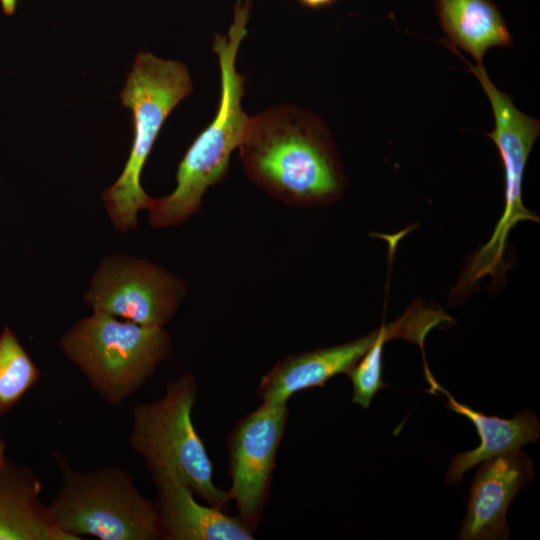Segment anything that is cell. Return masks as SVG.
Masks as SVG:
<instances>
[{"mask_svg": "<svg viewBox=\"0 0 540 540\" xmlns=\"http://www.w3.org/2000/svg\"><path fill=\"white\" fill-rule=\"evenodd\" d=\"M196 399L195 379L187 373L168 383L159 400L136 403L129 444L152 476H174L209 505L221 509L231 498L213 484L212 463L192 422Z\"/></svg>", "mask_w": 540, "mask_h": 540, "instance_id": "cell-6", "label": "cell"}, {"mask_svg": "<svg viewBox=\"0 0 540 540\" xmlns=\"http://www.w3.org/2000/svg\"><path fill=\"white\" fill-rule=\"evenodd\" d=\"M288 419L286 404L265 403L245 416L229 441L232 486L239 518L252 530L259 521L275 456Z\"/></svg>", "mask_w": 540, "mask_h": 540, "instance_id": "cell-9", "label": "cell"}, {"mask_svg": "<svg viewBox=\"0 0 540 540\" xmlns=\"http://www.w3.org/2000/svg\"><path fill=\"white\" fill-rule=\"evenodd\" d=\"M533 476L532 461L521 449L482 462L471 484L467 514L458 539H507L508 507Z\"/></svg>", "mask_w": 540, "mask_h": 540, "instance_id": "cell-10", "label": "cell"}, {"mask_svg": "<svg viewBox=\"0 0 540 540\" xmlns=\"http://www.w3.org/2000/svg\"><path fill=\"white\" fill-rule=\"evenodd\" d=\"M61 482L48 505L53 524L76 540L162 539L156 503L143 497L130 475L111 465L78 471L61 453H53Z\"/></svg>", "mask_w": 540, "mask_h": 540, "instance_id": "cell-3", "label": "cell"}, {"mask_svg": "<svg viewBox=\"0 0 540 540\" xmlns=\"http://www.w3.org/2000/svg\"><path fill=\"white\" fill-rule=\"evenodd\" d=\"M162 539L166 540H251V530L238 517L214 506L199 504L192 490L170 475L152 476Z\"/></svg>", "mask_w": 540, "mask_h": 540, "instance_id": "cell-11", "label": "cell"}, {"mask_svg": "<svg viewBox=\"0 0 540 540\" xmlns=\"http://www.w3.org/2000/svg\"><path fill=\"white\" fill-rule=\"evenodd\" d=\"M450 49L467 64L489 99L495 127L486 135L498 148L505 178L504 211L488 242L467 261L453 292L458 298L470 293L485 276L502 277L506 271L504 255L509 232L519 222H539V217L523 204L522 185L529 154L540 134V121L521 112L511 97L495 86L483 64L472 65L457 49Z\"/></svg>", "mask_w": 540, "mask_h": 540, "instance_id": "cell-7", "label": "cell"}, {"mask_svg": "<svg viewBox=\"0 0 540 540\" xmlns=\"http://www.w3.org/2000/svg\"><path fill=\"white\" fill-rule=\"evenodd\" d=\"M446 46L470 54L483 64L493 47L513 46V38L497 5L492 0H434Z\"/></svg>", "mask_w": 540, "mask_h": 540, "instance_id": "cell-16", "label": "cell"}, {"mask_svg": "<svg viewBox=\"0 0 540 540\" xmlns=\"http://www.w3.org/2000/svg\"><path fill=\"white\" fill-rule=\"evenodd\" d=\"M60 348L106 402L120 406L170 354L171 337L164 327L94 311L61 337Z\"/></svg>", "mask_w": 540, "mask_h": 540, "instance_id": "cell-5", "label": "cell"}, {"mask_svg": "<svg viewBox=\"0 0 540 540\" xmlns=\"http://www.w3.org/2000/svg\"><path fill=\"white\" fill-rule=\"evenodd\" d=\"M250 9V0H237L228 34L214 36L213 51L218 56L221 78L217 114L179 163L172 193L162 198L150 197L145 209L155 228L178 225L196 214L208 188L226 175L231 154L242 141L249 117L242 108L245 76L236 71L235 62L248 33Z\"/></svg>", "mask_w": 540, "mask_h": 540, "instance_id": "cell-2", "label": "cell"}, {"mask_svg": "<svg viewBox=\"0 0 540 540\" xmlns=\"http://www.w3.org/2000/svg\"><path fill=\"white\" fill-rule=\"evenodd\" d=\"M424 372L430 385L427 392L444 394L447 398L446 407L469 419L480 437V445L477 448L454 456L445 476L447 485L459 483L472 467L498 455L521 449L522 446L539 439V419L531 410L524 408L511 419L485 415L458 402L435 380L429 369Z\"/></svg>", "mask_w": 540, "mask_h": 540, "instance_id": "cell-13", "label": "cell"}, {"mask_svg": "<svg viewBox=\"0 0 540 540\" xmlns=\"http://www.w3.org/2000/svg\"><path fill=\"white\" fill-rule=\"evenodd\" d=\"M6 444L2 437L0 436V468L4 465L7 458L5 457Z\"/></svg>", "mask_w": 540, "mask_h": 540, "instance_id": "cell-20", "label": "cell"}, {"mask_svg": "<svg viewBox=\"0 0 540 540\" xmlns=\"http://www.w3.org/2000/svg\"><path fill=\"white\" fill-rule=\"evenodd\" d=\"M193 91L185 64L164 60L150 52L136 55L119 96L132 111L134 137L119 178L103 193V202L117 230L137 225V214L150 196L141 186V173L165 120Z\"/></svg>", "mask_w": 540, "mask_h": 540, "instance_id": "cell-4", "label": "cell"}, {"mask_svg": "<svg viewBox=\"0 0 540 540\" xmlns=\"http://www.w3.org/2000/svg\"><path fill=\"white\" fill-rule=\"evenodd\" d=\"M245 175L286 205L319 207L338 201L346 179L326 123L292 105L249 117L239 145Z\"/></svg>", "mask_w": 540, "mask_h": 540, "instance_id": "cell-1", "label": "cell"}, {"mask_svg": "<svg viewBox=\"0 0 540 540\" xmlns=\"http://www.w3.org/2000/svg\"><path fill=\"white\" fill-rule=\"evenodd\" d=\"M185 293L182 280L156 264L114 255L101 263L84 301L94 311L144 326L163 327Z\"/></svg>", "mask_w": 540, "mask_h": 540, "instance_id": "cell-8", "label": "cell"}, {"mask_svg": "<svg viewBox=\"0 0 540 540\" xmlns=\"http://www.w3.org/2000/svg\"><path fill=\"white\" fill-rule=\"evenodd\" d=\"M301 5L310 9H319L332 5L337 0H297Z\"/></svg>", "mask_w": 540, "mask_h": 540, "instance_id": "cell-18", "label": "cell"}, {"mask_svg": "<svg viewBox=\"0 0 540 540\" xmlns=\"http://www.w3.org/2000/svg\"><path fill=\"white\" fill-rule=\"evenodd\" d=\"M41 491L29 467L6 460L0 468V540H76L53 524Z\"/></svg>", "mask_w": 540, "mask_h": 540, "instance_id": "cell-14", "label": "cell"}, {"mask_svg": "<svg viewBox=\"0 0 540 540\" xmlns=\"http://www.w3.org/2000/svg\"><path fill=\"white\" fill-rule=\"evenodd\" d=\"M41 373L13 331L0 334V417L38 382Z\"/></svg>", "mask_w": 540, "mask_h": 540, "instance_id": "cell-17", "label": "cell"}, {"mask_svg": "<svg viewBox=\"0 0 540 540\" xmlns=\"http://www.w3.org/2000/svg\"><path fill=\"white\" fill-rule=\"evenodd\" d=\"M2 10L6 15H12L16 9L17 0H0Z\"/></svg>", "mask_w": 540, "mask_h": 540, "instance_id": "cell-19", "label": "cell"}, {"mask_svg": "<svg viewBox=\"0 0 540 540\" xmlns=\"http://www.w3.org/2000/svg\"><path fill=\"white\" fill-rule=\"evenodd\" d=\"M379 328L354 341L291 355L261 378L257 396L265 403L286 404L295 393L324 386L332 377L347 374L369 350Z\"/></svg>", "mask_w": 540, "mask_h": 540, "instance_id": "cell-12", "label": "cell"}, {"mask_svg": "<svg viewBox=\"0 0 540 540\" xmlns=\"http://www.w3.org/2000/svg\"><path fill=\"white\" fill-rule=\"evenodd\" d=\"M452 321L440 307L427 306L423 301L417 300L397 320L387 325L383 323L372 346L347 373L353 387L352 401L367 409L375 394L388 387L382 379V352L386 342L403 339L417 344L424 357L427 334L433 328Z\"/></svg>", "mask_w": 540, "mask_h": 540, "instance_id": "cell-15", "label": "cell"}]
</instances>
